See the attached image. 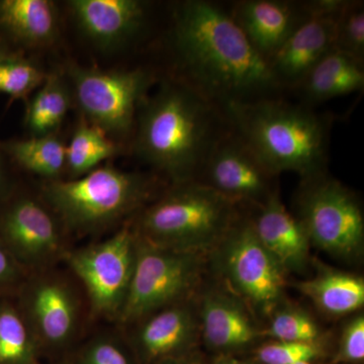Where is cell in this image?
<instances>
[{
	"mask_svg": "<svg viewBox=\"0 0 364 364\" xmlns=\"http://www.w3.org/2000/svg\"><path fill=\"white\" fill-rule=\"evenodd\" d=\"M172 41L188 85L215 105L270 97L282 90L231 14L214 4H178Z\"/></svg>",
	"mask_w": 364,
	"mask_h": 364,
	"instance_id": "6da1fadb",
	"label": "cell"
},
{
	"mask_svg": "<svg viewBox=\"0 0 364 364\" xmlns=\"http://www.w3.org/2000/svg\"><path fill=\"white\" fill-rule=\"evenodd\" d=\"M210 102L186 81H165L141 107L135 149L176 184L195 181L220 136Z\"/></svg>",
	"mask_w": 364,
	"mask_h": 364,
	"instance_id": "7a4b0ae2",
	"label": "cell"
},
{
	"mask_svg": "<svg viewBox=\"0 0 364 364\" xmlns=\"http://www.w3.org/2000/svg\"><path fill=\"white\" fill-rule=\"evenodd\" d=\"M223 111L262 164L274 176L301 177L327 170L330 124L305 105L263 97L223 105Z\"/></svg>",
	"mask_w": 364,
	"mask_h": 364,
	"instance_id": "3957f363",
	"label": "cell"
},
{
	"mask_svg": "<svg viewBox=\"0 0 364 364\" xmlns=\"http://www.w3.org/2000/svg\"><path fill=\"white\" fill-rule=\"evenodd\" d=\"M236 220L234 202L203 182L189 181L150 205L136 234L155 245L200 253L219 245Z\"/></svg>",
	"mask_w": 364,
	"mask_h": 364,
	"instance_id": "277c9868",
	"label": "cell"
},
{
	"mask_svg": "<svg viewBox=\"0 0 364 364\" xmlns=\"http://www.w3.org/2000/svg\"><path fill=\"white\" fill-rule=\"evenodd\" d=\"M150 195L145 176L100 166L71 181H51L43 189L53 214L74 231L107 226L140 207Z\"/></svg>",
	"mask_w": 364,
	"mask_h": 364,
	"instance_id": "5b68a950",
	"label": "cell"
},
{
	"mask_svg": "<svg viewBox=\"0 0 364 364\" xmlns=\"http://www.w3.org/2000/svg\"><path fill=\"white\" fill-rule=\"evenodd\" d=\"M67 73L83 119L109 138H124L131 133L152 85L149 72L104 70L72 63Z\"/></svg>",
	"mask_w": 364,
	"mask_h": 364,
	"instance_id": "8992f818",
	"label": "cell"
},
{
	"mask_svg": "<svg viewBox=\"0 0 364 364\" xmlns=\"http://www.w3.org/2000/svg\"><path fill=\"white\" fill-rule=\"evenodd\" d=\"M301 178L296 218L311 243L341 257L358 254L363 244L364 220L356 196L328 176L327 170Z\"/></svg>",
	"mask_w": 364,
	"mask_h": 364,
	"instance_id": "52a82bcc",
	"label": "cell"
},
{
	"mask_svg": "<svg viewBox=\"0 0 364 364\" xmlns=\"http://www.w3.org/2000/svg\"><path fill=\"white\" fill-rule=\"evenodd\" d=\"M200 267V252L155 245L138 235L133 277L119 320L135 322L174 305L195 286Z\"/></svg>",
	"mask_w": 364,
	"mask_h": 364,
	"instance_id": "ba28073f",
	"label": "cell"
},
{
	"mask_svg": "<svg viewBox=\"0 0 364 364\" xmlns=\"http://www.w3.org/2000/svg\"><path fill=\"white\" fill-rule=\"evenodd\" d=\"M136 238V232L126 227L100 243L66 253L95 312L119 317L133 277Z\"/></svg>",
	"mask_w": 364,
	"mask_h": 364,
	"instance_id": "9c48e42d",
	"label": "cell"
},
{
	"mask_svg": "<svg viewBox=\"0 0 364 364\" xmlns=\"http://www.w3.org/2000/svg\"><path fill=\"white\" fill-rule=\"evenodd\" d=\"M219 245L225 274L238 293L261 306L279 299L286 270L259 240L251 220L237 219Z\"/></svg>",
	"mask_w": 364,
	"mask_h": 364,
	"instance_id": "30bf717a",
	"label": "cell"
},
{
	"mask_svg": "<svg viewBox=\"0 0 364 364\" xmlns=\"http://www.w3.org/2000/svg\"><path fill=\"white\" fill-rule=\"evenodd\" d=\"M200 174L205 186L232 202L260 205L275 193L272 173L236 133H224L210 150Z\"/></svg>",
	"mask_w": 364,
	"mask_h": 364,
	"instance_id": "8fae6325",
	"label": "cell"
},
{
	"mask_svg": "<svg viewBox=\"0 0 364 364\" xmlns=\"http://www.w3.org/2000/svg\"><path fill=\"white\" fill-rule=\"evenodd\" d=\"M0 240L25 272L51 262L62 248L52 213L28 196L14 198L0 210Z\"/></svg>",
	"mask_w": 364,
	"mask_h": 364,
	"instance_id": "7c38bea8",
	"label": "cell"
},
{
	"mask_svg": "<svg viewBox=\"0 0 364 364\" xmlns=\"http://www.w3.org/2000/svg\"><path fill=\"white\" fill-rule=\"evenodd\" d=\"M21 289L18 306L37 343L49 347L68 343L77 327L78 306L66 282L40 277Z\"/></svg>",
	"mask_w": 364,
	"mask_h": 364,
	"instance_id": "4fadbf2b",
	"label": "cell"
},
{
	"mask_svg": "<svg viewBox=\"0 0 364 364\" xmlns=\"http://www.w3.org/2000/svg\"><path fill=\"white\" fill-rule=\"evenodd\" d=\"M337 16L306 14L268 60L280 87H298L309 71L334 49Z\"/></svg>",
	"mask_w": 364,
	"mask_h": 364,
	"instance_id": "5bb4252c",
	"label": "cell"
},
{
	"mask_svg": "<svg viewBox=\"0 0 364 364\" xmlns=\"http://www.w3.org/2000/svg\"><path fill=\"white\" fill-rule=\"evenodd\" d=\"M68 6L81 32L100 49L126 45L145 23L146 4L139 0H71Z\"/></svg>",
	"mask_w": 364,
	"mask_h": 364,
	"instance_id": "9a60e30c",
	"label": "cell"
},
{
	"mask_svg": "<svg viewBox=\"0 0 364 364\" xmlns=\"http://www.w3.org/2000/svg\"><path fill=\"white\" fill-rule=\"evenodd\" d=\"M231 16L254 49L268 61L306 14L303 2L244 0L235 4Z\"/></svg>",
	"mask_w": 364,
	"mask_h": 364,
	"instance_id": "2e32d148",
	"label": "cell"
},
{
	"mask_svg": "<svg viewBox=\"0 0 364 364\" xmlns=\"http://www.w3.org/2000/svg\"><path fill=\"white\" fill-rule=\"evenodd\" d=\"M258 207L257 217L251 221L263 245L284 270L303 269L311 242L298 218L287 210L277 191Z\"/></svg>",
	"mask_w": 364,
	"mask_h": 364,
	"instance_id": "e0dca14e",
	"label": "cell"
},
{
	"mask_svg": "<svg viewBox=\"0 0 364 364\" xmlns=\"http://www.w3.org/2000/svg\"><path fill=\"white\" fill-rule=\"evenodd\" d=\"M363 87L364 63L333 49L309 71L296 88L301 91L304 105L311 107Z\"/></svg>",
	"mask_w": 364,
	"mask_h": 364,
	"instance_id": "ac0fdd59",
	"label": "cell"
},
{
	"mask_svg": "<svg viewBox=\"0 0 364 364\" xmlns=\"http://www.w3.org/2000/svg\"><path fill=\"white\" fill-rule=\"evenodd\" d=\"M58 14L49 0H0V33L26 47L50 45L58 37Z\"/></svg>",
	"mask_w": 364,
	"mask_h": 364,
	"instance_id": "d6986e66",
	"label": "cell"
},
{
	"mask_svg": "<svg viewBox=\"0 0 364 364\" xmlns=\"http://www.w3.org/2000/svg\"><path fill=\"white\" fill-rule=\"evenodd\" d=\"M196 331V320L188 306L172 305L152 316L136 333V344L149 360L181 350Z\"/></svg>",
	"mask_w": 364,
	"mask_h": 364,
	"instance_id": "ffe728a7",
	"label": "cell"
},
{
	"mask_svg": "<svg viewBox=\"0 0 364 364\" xmlns=\"http://www.w3.org/2000/svg\"><path fill=\"white\" fill-rule=\"evenodd\" d=\"M203 337L215 348H238L250 343L256 329L243 306L222 294H210L203 299Z\"/></svg>",
	"mask_w": 364,
	"mask_h": 364,
	"instance_id": "44dd1931",
	"label": "cell"
},
{
	"mask_svg": "<svg viewBox=\"0 0 364 364\" xmlns=\"http://www.w3.org/2000/svg\"><path fill=\"white\" fill-rule=\"evenodd\" d=\"M299 291L330 315L340 316L358 310L364 304L361 277L341 272H324L298 286Z\"/></svg>",
	"mask_w": 364,
	"mask_h": 364,
	"instance_id": "7402d4cb",
	"label": "cell"
},
{
	"mask_svg": "<svg viewBox=\"0 0 364 364\" xmlns=\"http://www.w3.org/2000/svg\"><path fill=\"white\" fill-rule=\"evenodd\" d=\"M0 148L18 166L49 181H57L66 169V144L56 134L9 141Z\"/></svg>",
	"mask_w": 364,
	"mask_h": 364,
	"instance_id": "603a6c76",
	"label": "cell"
},
{
	"mask_svg": "<svg viewBox=\"0 0 364 364\" xmlns=\"http://www.w3.org/2000/svg\"><path fill=\"white\" fill-rule=\"evenodd\" d=\"M71 88L59 74H48L26 107L25 126L31 136L55 134L71 107Z\"/></svg>",
	"mask_w": 364,
	"mask_h": 364,
	"instance_id": "cb8c5ba5",
	"label": "cell"
},
{
	"mask_svg": "<svg viewBox=\"0 0 364 364\" xmlns=\"http://www.w3.org/2000/svg\"><path fill=\"white\" fill-rule=\"evenodd\" d=\"M119 151L121 147L105 132L82 119L66 145V169L77 178L116 156Z\"/></svg>",
	"mask_w": 364,
	"mask_h": 364,
	"instance_id": "d4e9b609",
	"label": "cell"
},
{
	"mask_svg": "<svg viewBox=\"0 0 364 364\" xmlns=\"http://www.w3.org/2000/svg\"><path fill=\"white\" fill-rule=\"evenodd\" d=\"M0 298V364H33L37 341L18 303Z\"/></svg>",
	"mask_w": 364,
	"mask_h": 364,
	"instance_id": "484cf974",
	"label": "cell"
},
{
	"mask_svg": "<svg viewBox=\"0 0 364 364\" xmlns=\"http://www.w3.org/2000/svg\"><path fill=\"white\" fill-rule=\"evenodd\" d=\"M47 75L33 62L14 53L0 59V95L25 100L44 83Z\"/></svg>",
	"mask_w": 364,
	"mask_h": 364,
	"instance_id": "4316f807",
	"label": "cell"
},
{
	"mask_svg": "<svg viewBox=\"0 0 364 364\" xmlns=\"http://www.w3.org/2000/svg\"><path fill=\"white\" fill-rule=\"evenodd\" d=\"M334 49L364 63L363 2L349 0L337 16Z\"/></svg>",
	"mask_w": 364,
	"mask_h": 364,
	"instance_id": "83f0119b",
	"label": "cell"
},
{
	"mask_svg": "<svg viewBox=\"0 0 364 364\" xmlns=\"http://www.w3.org/2000/svg\"><path fill=\"white\" fill-rule=\"evenodd\" d=\"M265 334L279 341L314 343L318 330L313 318L305 312L286 310L277 314Z\"/></svg>",
	"mask_w": 364,
	"mask_h": 364,
	"instance_id": "f1b7e54d",
	"label": "cell"
},
{
	"mask_svg": "<svg viewBox=\"0 0 364 364\" xmlns=\"http://www.w3.org/2000/svg\"><path fill=\"white\" fill-rule=\"evenodd\" d=\"M318 353L314 343L277 341L261 347L258 358L264 364H296L310 363Z\"/></svg>",
	"mask_w": 364,
	"mask_h": 364,
	"instance_id": "f546056e",
	"label": "cell"
},
{
	"mask_svg": "<svg viewBox=\"0 0 364 364\" xmlns=\"http://www.w3.org/2000/svg\"><path fill=\"white\" fill-rule=\"evenodd\" d=\"M78 364H131V361L116 340L105 337L86 347Z\"/></svg>",
	"mask_w": 364,
	"mask_h": 364,
	"instance_id": "4dcf8cb0",
	"label": "cell"
},
{
	"mask_svg": "<svg viewBox=\"0 0 364 364\" xmlns=\"http://www.w3.org/2000/svg\"><path fill=\"white\" fill-rule=\"evenodd\" d=\"M339 358L345 361H359L364 358V318L358 316L345 327L340 342Z\"/></svg>",
	"mask_w": 364,
	"mask_h": 364,
	"instance_id": "1f68e13d",
	"label": "cell"
},
{
	"mask_svg": "<svg viewBox=\"0 0 364 364\" xmlns=\"http://www.w3.org/2000/svg\"><path fill=\"white\" fill-rule=\"evenodd\" d=\"M23 272V268L0 240V298L11 296L14 289L21 287Z\"/></svg>",
	"mask_w": 364,
	"mask_h": 364,
	"instance_id": "d6a6232c",
	"label": "cell"
},
{
	"mask_svg": "<svg viewBox=\"0 0 364 364\" xmlns=\"http://www.w3.org/2000/svg\"><path fill=\"white\" fill-rule=\"evenodd\" d=\"M6 154H4V151L0 148V202H1L2 198H4L6 186Z\"/></svg>",
	"mask_w": 364,
	"mask_h": 364,
	"instance_id": "836d02e7",
	"label": "cell"
},
{
	"mask_svg": "<svg viewBox=\"0 0 364 364\" xmlns=\"http://www.w3.org/2000/svg\"><path fill=\"white\" fill-rule=\"evenodd\" d=\"M13 49H11L9 44H7L6 40L0 36V59L6 58L7 56L14 54Z\"/></svg>",
	"mask_w": 364,
	"mask_h": 364,
	"instance_id": "e575fe53",
	"label": "cell"
},
{
	"mask_svg": "<svg viewBox=\"0 0 364 364\" xmlns=\"http://www.w3.org/2000/svg\"><path fill=\"white\" fill-rule=\"evenodd\" d=\"M224 364H244V363H238V361H230V363H226Z\"/></svg>",
	"mask_w": 364,
	"mask_h": 364,
	"instance_id": "d590c367",
	"label": "cell"
},
{
	"mask_svg": "<svg viewBox=\"0 0 364 364\" xmlns=\"http://www.w3.org/2000/svg\"><path fill=\"white\" fill-rule=\"evenodd\" d=\"M296 364H311L310 363H296Z\"/></svg>",
	"mask_w": 364,
	"mask_h": 364,
	"instance_id": "8d00e7d4",
	"label": "cell"
}]
</instances>
